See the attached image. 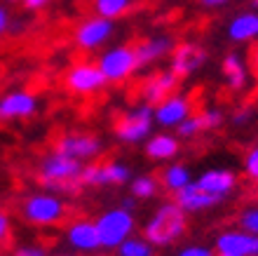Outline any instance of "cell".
<instances>
[{
    "label": "cell",
    "instance_id": "5b68a950",
    "mask_svg": "<svg viewBox=\"0 0 258 256\" xmlns=\"http://www.w3.org/2000/svg\"><path fill=\"white\" fill-rule=\"evenodd\" d=\"M153 125H155V118H153V106L148 104H141V106H134L124 111L115 122V136L122 143H143L150 139V132H153Z\"/></svg>",
    "mask_w": 258,
    "mask_h": 256
},
{
    "label": "cell",
    "instance_id": "1f68e13d",
    "mask_svg": "<svg viewBox=\"0 0 258 256\" xmlns=\"http://www.w3.org/2000/svg\"><path fill=\"white\" fill-rule=\"evenodd\" d=\"M251 120H253V108L251 106H239V108H235V113L230 115V122L235 127H244V125H249Z\"/></svg>",
    "mask_w": 258,
    "mask_h": 256
},
{
    "label": "cell",
    "instance_id": "8fae6325",
    "mask_svg": "<svg viewBox=\"0 0 258 256\" xmlns=\"http://www.w3.org/2000/svg\"><path fill=\"white\" fill-rule=\"evenodd\" d=\"M38 113V96L28 89H14L0 96V120H28Z\"/></svg>",
    "mask_w": 258,
    "mask_h": 256
},
{
    "label": "cell",
    "instance_id": "ac0fdd59",
    "mask_svg": "<svg viewBox=\"0 0 258 256\" xmlns=\"http://www.w3.org/2000/svg\"><path fill=\"white\" fill-rule=\"evenodd\" d=\"M216 254H228V256H251L253 254V237L246 235L244 230L230 228L218 233L216 237Z\"/></svg>",
    "mask_w": 258,
    "mask_h": 256
},
{
    "label": "cell",
    "instance_id": "2e32d148",
    "mask_svg": "<svg viewBox=\"0 0 258 256\" xmlns=\"http://www.w3.org/2000/svg\"><path fill=\"white\" fill-rule=\"evenodd\" d=\"M174 40L169 35H150L146 40H141L139 45H134L136 52V61H139V68L141 66H153L160 59H164L167 54L174 52Z\"/></svg>",
    "mask_w": 258,
    "mask_h": 256
},
{
    "label": "cell",
    "instance_id": "f1b7e54d",
    "mask_svg": "<svg viewBox=\"0 0 258 256\" xmlns=\"http://www.w3.org/2000/svg\"><path fill=\"white\" fill-rule=\"evenodd\" d=\"M176 132H178V139H192V136H197V134H202L204 132V127H202V118H200V113H192L188 120H183L181 125L176 127Z\"/></svg>",
    "mask_w": 258,
    "mask_h": 256
},
{
    "label": "cell",
    "instance_id": "9c48e42d",
    "mask_svg": "<svg viewBox=\"0 0 258 256\" xmlns=\"http://www.w3.org/2000/svg\"><path fill=\"white\" fill-rule=\"evenodd\" d=\"M54 150L59 153L68 155V158H73L78 162H85L87 160H96L103 150V141L99 136L94 134H82V132H71V134H63L56 139V146Z\"/></svg>",
    "mask_w": 258,
    "mask_h": 256
},
{
    "label": "cell",
    "instance_id": "ba28073f",
    "mask_svg": "<svg viewBox=\"0 0 258 256\" xmlns=\"http://www.w3.org/2000/svg\"><path fill=\"white\" fill-rule=\"evenodd\" d=\"M113 33H115V21L92 14V17L82 19L80 24L75 26L73 40L82 52H94V49H101L103 45L113 38Z\"/></svg>",
    "mask_w": 258,
    "mask_h": 256
},
{
    "label": "cell",
    "instance_id": "836d02e7",
    "mask_svg": "<svg viewBox=\"0 0 258 256\" xmlns=\"http://www.w3.org/2000/svg\"><path fill=\"white\" fill-rule=\"evenodd\" d=\"M176 256H216L214 249H209L207 244H188L183 249H178Z\"/></svg>",
    "mask_w": 258,
    "mask_h": 256
},
{
    "label": "cell",
    "instance_id": "4dcf8cb0",
    "mask_svg": "<svg viewBox=\"0 0 258 256\" xmlns=\"http://www.w3.org/2000/svg\"><path fill=\"white\" fill-rule=\"evenodd\" d=\"M244 174L258 183V146H253L249 153L244 155Z\"/></svg>",
    "mask_w": 258,
    "mask_h": 256
},
{
    "label": "cell",
    "instance_id": "7402d4cb",
    "mask_svg": "<svg viewBox=\"0 0 258 256\" xmlns=\"http://www.w3.org/2000/svg\"><path fill=\"white\" fill-rule=\"evenodd\" d=\"M190 181H192L190 169L185 167V165H181V162L167 165V167L162 169V174H160V183H162L169 193H174V195H176L178 190H183Z\"/></svg>",
    "mask_w": 258,
    "mask_h": 256
},
{
    "label": "cell",
    "instance_id": "d6986e66",
    "mask_svg": "<svg viewBox=\"0 0 258 256\" xmlns=\"http://www.w3.org/2000/svg\"><path fill=\"white\" fill-rule=\"evenodd\" d=\"M146 158L155 162H169L174 160L181 150V139L171 132H160V134H153L146 143Z\"/></svg>",
    "mask_w": 258,
    "mask_h": 256
},
{
    "label": "cell",
    "instance_id": "f6af8a7d",
    "mask_svg": "<svg viewBox=\"0 0 258 256\" xmlns=\"http://www.w3.org/2000/svg\"><path fill=\"white\" fill-rule=\"evenodd\" d=\"M216 256H228V254H216Z\"/></svg>",
    "mask_w": 258,
    "mask_h": 256
},
{
    "label": "cell",
    "instance_id": "ee69618b",
    "mask_svg": "<svg viewBox=\"0 0 258 256\" xmlns=\"http://www.w3.org/2000/svg\"><path fill=\"white\" fill-rule=\"evenodd\" d=\"M253 5H256V7H258V0H253Z\"/></svg>",
    "mask_w": 258,
    "mask_h": 256
},
{
    "label": "cell",
    "instance_id": "b9f144b4",
    "mask_svg": "<svg viewBox=\"0 0 258 256\" xmlns=\"http://www.w3.org/2000/svg\"><path fill=\"white\" fill-rule=\"evenodd\" d=\"M7 3H24V0H7Z\"/></svg>",
    "mask_w": 258,
    "mask_h": 256
},
{
    "label": "cell",
    "instance_id": "e575fe53",
    "mask_svg": "<svg viewBox=\"0 0 258 256\" xmlns=\"http://www.w3.org/2000/svg\"><path fill=\"white\" fill-rule=\"evenodd\" d=\"M10 233H12V221H10V214L0 209V244H5L10 240Z\"/></svg>",
    "mask_w": 258,
    "mask_h": 256
},
{
    "label": "cell",
    "instance_id": "603a6c76",
    "mask_svg": "<svg viewBox=\"0 0 258 256\" xmlns=\"http://www.w3.org/2000/svg\"><path fill=\"white\" fill-rule=\"evenodd\" d=\"M132 5H134V0H92V10L96 17H103L110 21L124 17L132 10Z\"/></svg>",
    "mask_w": 258,
    "mask_h": 256
},
{
    "label": "cell",
    "instance_id": "60d3db41",
    "mask_svg": "<svg viewBox=\"0 0 258 256\" xmlns=\"http://www.w3.org/2000/svg\"><path fill=\"white\" fill-rule=\"evenodd\" d=\"M251 256H258V237H253V254Z\"/></svg>",
    "mask_w": 258,
    "mask_h": 256
},
{
    "label": "cell",
    "instance_id": "8d00e7d4",
    "mask_svg": "<svg viewBox=\"0 0 258 256\" xmlns=\"http://www.w3.org/2000/svg\"><path fill=\"white\" fill-rule=\"evenodd\" d=\"M49 3H52V0H24L21 5L26 7L28 12H40V10H45Z\"/></svg>",
    "mask_w": 258,
    "mask_h": 256
},
{
    "label": "cell",
    "instance_id": "d590c367",
    "mask_svg": "<svg viewBox=\"0 0 258 256\" xmlns=\"http://www.w3.org/2000/svg\"><path fill=\"white\" fill-rule=\"evenodd\" d=\"M12 26V19H10V12H7L5 5H0V35H5Z\"/></svg>",
    "mask_w": 258,
    "mask_h": 256
},
{
    "label": "cell",
    "instance_id": "ffe728a7",
    "mask_svg": "<svg viewBox=\"0 0 258 256\" xmlns=\"http://www.w3.org/2000/svg\"><path fill=\"white\" fill-rule=\"evenodd\" d=\"M228 40L237 42H251L258 38V12H239L235 14L230 21H228Z\"/></svg>",
    "mask_w": 258,
    "mask_h": 256
},
{
    "label": "cell",
    "instance_id": "d6a6232c",
    "mask_svg": "<svg viewBox=\"0 0 258 256\" xmlns=\"http://www.w3.org/2000/svg\"><path fill=\"white\" fill-rule=\"evenodd\" d=\"M14 256H49L47 247L40 242H31V244H21L14 249Z\"/></svg>",
    "mask_w": 258,
    "mask_h": 256
},
{
    "label": "cell",
    "instance_id": "6da1fadb",
    "mask_svg": "<svg viewBox=\"0 0 258 256\" xmlns=\"http://www.w3.org/2000/svg\"><path fill=\"white\" fill-rule=\"evenodd\" d=\"M188 219L185 212L176 202H162L150 214V219L143 223V240L155 249V247H169L176 240L185 235Z\"/></svg>",
    "mask_w": 258,
    "mask_h": 256
},
{
    "label": "cell",
    "instance_id": "cb8c5ba5",
    "mask_svg": "<svg viewBox=\"0 0 258 256\" xmlns=\"http://www.w3.org/2000/svg\"><path fill=\"white\" fill-rule=\"evenodd\" d=\"M157 188H160V181H157L155 176H150V174L136 176L134 181H132V186H129L132 197H136V200H150V197H155Z\"/></svg>",
    "mask_w": 258,
    "mask_h": 256
},
{
    "label": "cell",
    "instance_id": "44dd1931",
    "mask_svg": "<svg viewBox=\"0 0 258 256\" xmlns=\"http://www.w3.org/2000/svg\"><path fill=\"white\" fill-rule=\"evenodd\" d=\"M221 71H223L225 85H228L230 92H244L246 85H249V68H246L244 59L237 52L225 54L223 64H221Z\"/></svg>",
    "mask_w": 258,
    "mask_h": 256
},
{
    "label": "cell",
    "instance_id": "4316f807",
    "mask_svg": "<svg viewBox=\"0 0 258 256\" xmlns=\"http://www.w3.org/2000/svg\"><path fill=\"white\" fill-rule=\"evenodd\" d=\"M117 256H153V247H150L143 237H129L127 242L117 247Z\"/></svg>",
    "mask_w": 258,
    "mask_h": 256
},
{
    "label": "cell",
    "instance_id": "484cf974",
    "mask_svg": "<svg viewBox=\"0 0 258 256\" xmlns=\"http://www.w3.org/2000/svg\"><path fill=\"white\" fill-rule=\"evenodd\" d=\"M103 172H106V183L108 186H124L132 176V169L120 160H110L103 162Z\"/></svg>",
    "mask_w": 258,
    "mask_h": 256
},
{
    "label": "cell",
    "instance_id": "4fadbf2b",
    "mask_svg": "<svg viewBox=\"0 0 258 256\" xmlns=\"http://www.w3.org/2000/svg\"><path fill=\"white\" fill-rule=\"evenodd\" d=\"M66 242L80 254H94L101 249L99 242V233H96L94 221L89 219H78V221L68 223L66 228Z\"/></svg>",
    "mask_w": 258,
    "mask_h": 256
},
{
    "label": "cell",
    "instance_id": "d4e9b609",
    "mask_svg": "<svg viewBox=\"0 0 258 256\" xmlns=\"http://www.w3.org/2000/svg\"><path fill=\"white\" fill-rule=\"evenodd\" d=\"M78 181H80V186H92V188L108 186L101 162H87V165H82V172H80V179H78Z\"/></svg>",
    "mask_w": 258,
    "mask_h": 256
},
{
    "label": "cell",
    "instance_id": "30bf717a",
    "mask_svg": "<svg viewBox=\"0 0 258 256\" xmlns=\"http://www.w3.org/2000/svg\"><path fill=\"white\" fill-rule=\"evenodd\" d=\"M207 59H209V54H207V49L200 42H190V40L181 42L171 52L169 71L176 78H190V75H195L207 64Z\"/></svg>",
    "mask_w": 258,
    "mask_h": 256
},
{
    "label": "cell",
    "instance_id": "83f0119b",
    "mask_svg": "<svg viewBox=\"0 0 258 256\" xmlns=\"http://www.w3.org/2000/svg\"><path fill=\"white\" fill-rule=\"evenodd\" d=\"M239 230H244L246 235L258 237V204L242 209L239 214Z\"/></svg>",
    "mask_w": 258,
    "mask_h": 256
},
{
    "label": "cell",
    "instance_id": "8992f818",
    "mask_svg": "<svg viewBox=\"0 0 258 256\" xmlns=\"http://www.w3.org/2000/svg\"><path fill=\"white\" fill-rule=\"evenodd\" d=\"M96 66L101 68L106 82L120 85V82H127L136 73L139 61H136V52L132 45H115V47H108L99 57Z\"/></svg>",
    "mask_w": 258,
    "mask_h": 256
},
{
    "label": "cell",
    "instance_id": "74e56055",
    "mask_svg": "<svg viewBox=\"0 0 258 256\" xmlns=\"http://www.w3.org/2000/svg\"><path fill=\"white\" fill-rule=\"evenodd\" d=\"M202 7H207V10H218V7H223V5H228L230 0H197Z\"/></svg>",
    "mask_w": 258,
    "mask_h": 256
},
{
    "label": "cell",
    "instance_id": "3957f363",
    "mask_svg": "<svg viewBox=\"0 0 258 256\" xmlns=\"http://www.w3.org/2000/svg\"><path fill=\"white\" fill-rule=\"evenodd\" d=\"M68 214V204L61 195L56 193H33L21 204V216L28 226H40L49 228L61 223Z\"/></svg>",
    "mask_w": 258,
    "mask_h": 256
},
{
    "label": "cell",
    "instance_id": "7c38bea8",
    "mask_svg": "<svg viewBox=\"0 0 258 256\" xmlns=\"http://www.w3.org/2000/svg\"><path fill=\"white\" fill-rule=\"evenodd\" d=\"M192 115V101L183 94H171L167 96L162 104H157L153 108V118L155 125L164 129H176L183 120H188Z\"/></svg>",
    "mask_w": 258,
    "mask_h": 256
},
{
    "label": "cell",
    "instance_id": "5bb4252c",
    "mask_svg": "<svg viewBox=\"0 0 258 256\" xmlns=\"http://www.w3.org/2000/svg\"><path fill=\"white\" fill-rule=\"evenodd\" d=\"M195 183L204 193H209V195L218 197V200H225L235 190V186H237V176H235V172H230L225 167H214L202 172L195 179Z\"/></svg>",
    "mask_w": 258,
    "mask_h": 256
},
{
    "label": "cell",
    "instance_id": "e0dca14e",
    "mask_svg": "<svg viewBox=\"0 0 258 256\" xmlns=\"http://www.w3.org/2000/svg\"><path fill=\"white\" fill-rule=\"evenodd\" d=\"M174 202L183 209L185 214H197V212H204V209L216 207V204H221L223 200H218V197L204 193L195 181H190L183 190H178L176 195H174Z\"/></svg>",
    "mask_w": 258,
    "mask_h": 256
},
{
    "label": "cell",
    "instance_id": "ab89813d",
    "mask_svg": "<svg viewBox=\"0 0 258 256\" xmlns=\"http://www.w3.org/2000/svg\"><path fill=\"white\" fill-rule=\"evenodd\" d=\"M251 68H253V75L258 80V47H253V54H251Z\"/></svg>",
    "mask_w": 258,
    "mask_h": 256
},
{
    "label": "cell",
    "instance_id": "7a4b0ae2",
    "mask_svg": "<svg viewBox=\"0 0 258 256\" xmlns=\"http://www.w3.org/2000/svg\"><path fill=\"white\" fill-rule=\"evenodd\" d=\"M80 172L82 162L68 158V155L52 150L38 165V179L45 188H54L59 193H75L80 188Z\"/></svg>",
    "mask_w": 258,
    "mask_h": 256
},
{
    "label": "cell",
    "instance_id": "277c9868",
    "mask_svg": "<svg viewBox=\"0 0 258 256\" xmlns=\"http://www.w3.org/2000/svg\"><path fill=\"white\" fill-rule=\"evenodd\" d=\"M96 233H99V242L101 249H117L122 242H127L134 235L136 219L132 212L122 207H110L96 216Z\"/></svg>",
    "mask_w": 258,
    "mask_h": 256
},
{
    "label": "cell",
    "instance_id": "9a60e30c",
    "mask_svg": "<svg viewBox=\"0 0 258 256\" xmlns=\"http://www.w3.org/2000/svg\"><path fill=\"white\" fill-rule=\"evenodd\" d=\"M178 85V78L171 71H160V73L148 75L141 85V99L143 104L155 108L157 104H162L167 96L174 94V89Z\"/></svg>",
    "mask_w": 258,
    "mask_h": 256
},
{
    "label": "cell",
    "instance_id": "f546056e",
    "mask_svg": "<svg viewBox=\"0 0 258 256\" xmlns=\"http://www.w3.org/2000/svg\"><path fill=\"white\" fill-rule=\"evenodd\" d=\"M200 118H202V127H204V132L218 129L221 125H223V113H221L218 108H204L202 113H200Z\"/></svg>",
    "mask_w": 258,
    "mask_h": 256
},
{
    "label": "cell",
    "instance_id": "7bdbcfd3",
    "mask_svg": "<svg viewBox=\"0 0 258 256\" xmlns=\"http://www.w3.org/2000/svg\"><path fill=\"white\" fill-rule=\"evenodd\" d=\"M59 256H75V254H59Z\"/></svg>",
    "mask_w": 258,
    "mask_h": 256
},
{
    "label": "cell",
    "instance_id": "52a82bcc",
    "mask_svg": "<svg viewBox=\"0 0 258 256\" xmlns=\"http://www.w3.org/2000/svg\"><path fill=\"white\" fill-rule=\"evenodd\" d=\"M66 89L75 96H94L99 94L108 82L103 78L101 68L94 61H78L68 68L66 73Z\"/></svg>",
    "mask_w": 258,
    "mask_h": 256
},
{
    "label": "cell",
    "instance_id": "f35d334b",
    "mask_svg": "<svg viewBox=\"0 0 258 256\" xmlns=\"http://www.w3.org/2000/svg\"><path fill=\"white\" fill-rule=\"evenodd\" d=\"M120 207L127 209V212H132V214H134V209H136V197H124Z\"/></svg>",
    "mask_w": 258,
    "mask_h": 256
}]
</instances>
